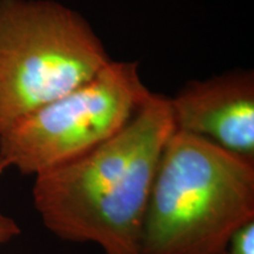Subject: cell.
Masks as SVG:
<instances>
[{"mask_svg": "<svg viewBox=\"0 0 254 254\" xmlns=\"http://www.w3.org/2000/svg\"><path fill=\"white\" fill-rule=\"evenodd\" d=\"M174 131L170 98L152 92L109 140L34 176L32 198L44 226L105 254H141L152 185Z\"/></svg>", "mask_w": 254, "mask_h": 254, "instance_id": "1", "label": "cell"}, {"mask_svg": "<svg viewBox=\"0 0 254 254\" xmlns=\"http://www.w3.org/2000/svg\"><path fill=\"white\" fill-rule=\"evenodd\" d=\"M254 221V161L174 131L159 160L141 254H222Z\"/></svg>", "mask_w": 254, "mask_h": 254, "instance_id": "2", "label": "cell"}, {"mask_svg": "<svg viewBox=\"0 0 254 254\" xmlns=\"http://www.w3.org/2000/svg\"><path fill=\"white\" fill-rule=\"evenodd\" d=\"M111 62L80 13L55 0H0V133Z\"/></svg>", "mask_w": 254, "mask_h": 254, "instance_id": "3", "label": "cell"}, {"mask_svg": "<svg viewBox=\"0 0 254 254\" xmlns=\"http://www.w3.org/2000/svg\"><path fill=\"white\" fill-rule=\"evenodd\" d=\"M152 92L139 63L111 62L91 80L0 133V176H37L93 150L131 120Z\"/></svg>", "mask_w": 254, "mask_h": 254, "instance_id": "4", "label": "cell"}, {"mask_svg": "<svg viewBox=\"0 0 254 254\" xmlns=\"http://www.w3.org/2000/svg\"><path fill=\"white\" fill-rule=\"evenodd\" d=\"M174 128L254 161V74L228 72L193 80L170 98Z\"/></svg>", "mask_w": 254, "mask_h": 254, "instance_id": "5", "label": "cell"}, {"mask_svg": "<svg viewBox=\"0 0 254 254\" xmlns=\"http://www.w3.org/2000/svg\"><path fill=\"white\" fill-rule=\"evenodd\" d=\"M222 254H254V221L234 234Z\"/></svg>", "mask_w": 254, "mask_h": 254, "instance_id": "6", "label": "cell"}, {"mask_svg": "<svg viewBox=\"0 0 254 254\" xmlns=\"http://www.w3.org/2000/svg\"><path fill=\"white\" fill-rule=\"evenodd\" d=\"M21 230L14 219L0 212V246L20 236Z\"/></svg>", "mask_w": 254, "mask_h": 254, "instance_id": "7", "label": "cell"}]
</instances>
